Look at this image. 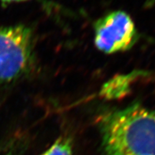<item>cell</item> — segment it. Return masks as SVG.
<instances>
[{"label": "cell", "mask_w": 155, "mask_h": 155, "mask_svg": "<svg viewBox=\"0 0 155 155\" xmlns=\"http://www.w3.org/2000/svg\"><path fill=\"white\" fill-rule=\"evenodd\" d=\"M105 155H155V108L134 104L98 121Z\"/></svg>", "instance_id": "obj_1"}, {"label": "cell", "mask_w": 155, "mask_h": 155, "mask_svg": "<svg viewBox=\"0 0 155 155\" xmlns=\"http://www.w3.org/2000/svg\"><path fill=\"white\" fill-rule=\"evenodd\" d=\"M33 31L25 25L0 27V86L30 74L35 66Z\"/></svg>", "instance_id": "obj_2"}, {"label": "cell", "mask_w": 155, "mask_h": 155, "mask_svg": "<svg viewBox=\"0 0 155 155\" xmlns=\"http://www.w3.org/2000/svg\"><path fill=\"white\" fill-rule=\"evenodd\" d=\"M94 42L100 51L106 54L129 50L138 40L132 19L123 11H114L96 21Z\"/></svg>", "instance_id": "obj_3"}, {"label": "cell", "mask_w": 155, "mask_h": 155, "mask_svg": "<svg viewBox=\"0 0 155 155\" xmlns=\"http://www.w3.org/2000/svg\"><path fill=\"white\" fill-rule=\"evenodd\" d=\"M144 75V72H134L125 75H119L110 79L103 86L100 94L108 100L119 99L130 92L132 83L139 77Z\"/></svg>", "instance_id": "obj_4"}, {"label": "cell", "mask_w": 155, "mask_h": 155, "mask_svg": "<svg viewBox=\"0 0 155 155\" xmlns=\"http://www.w3.org/2000/svg\"><path fill=\"white\" fill-rule=\"evenodd\" d=\"M41 155H73L72 141L68 137H61Z\"/></svg>", "instance_id": "obj_5"}, {"label": "cell", "mask_w": 155, "mask_h": 155, "mask_svg": "<svg viewBox=\"0 0 155 155\" xmlns=\"http://www.w3.org/2000/svg\"><path fill=\"white\" fill-rule=\"evenodd\" d=\"M23 1H27V0H1V2L5 5L7 4H10L12 2H23Z\"/></svg>", "instance_id": "obj_6"}]
</instances>
